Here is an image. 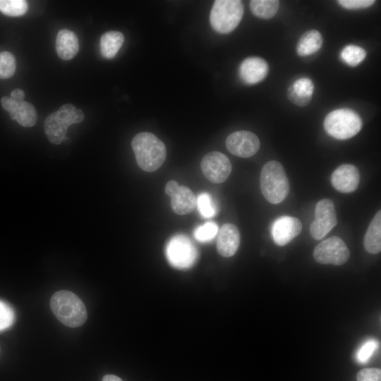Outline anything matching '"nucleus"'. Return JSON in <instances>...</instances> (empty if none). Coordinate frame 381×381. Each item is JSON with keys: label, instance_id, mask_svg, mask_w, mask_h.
Wrapping results in <instances>:
<instances>
[{"label": "nucleus", "instance_id": "nucleus-1", "mask_svg": "<svg viewBox=\"0 0 381 381\" xmlns=\"http://www.w3.org/2000/svg\"><path fill=\"white\" fill-rule=\"evenodd\" d=\"M138 167L147 172L158 169L164 163L167 149L164 143L153 133L141 132L131 142Z\"/></svg>", "mask_w": 381, "mask_h": 381}, {"label": "nucleus", "instance_id": "nucleus-2", "mask_svg": "<svg viewBox=\"0 0 381 381\" xmlns=\"http://www.w3.org/2000/svg\"><path fill=\"white\" fill-rule=\"evenodd\" d=\"M50 308L56 318L67 327H80L87 318L82 300L69 291L61 290L54 293L50 300Z\"/></svg>", "mask_w": 381, "mask_h": 381}, {"label": "nucleus", "instance_id": "nucleus-3", "mask_svg": "<svg viewBox=\"0 0 381 381\" xmlns=\"http://www.w3.org/2000/svg\"><path fill=\"white\" fill-rule=\"evenodd\" d=\"M260 183L263 196L270 203L278 204L288 195L289 180L283 166L277 161L271 160L264 164Z\"/></svg>", "mask_w": 381, "mask_h": 381}, {"label": "nucleus", "instance_id": "nucleus-4", "mask_svg": "<svg viewBox=\"0 0 381 381\" xmlns=\"http://www.w3.org/2000/svg\"><path fill=\"white\" fill-rule=\"evenodd\" d=\"M243 11L241 1H214L210 15L212 29L220 34L230 33L238 25L243 18Z\"/></svg>", "mask_w": 381, "mask_h": 381}, {"label": "nucleus", "instance_id": "nucleus-5", "mask_svg": "<svg viewBox=\"0 0 381 381\" xmlns=\"http://www.w3.org/2000/svg\"><path fill=\"white\" fill-rule=\"evenodd\" d=\"M325 131L339 140L349 139L362 128L361 116L350 109H338L329 112L323 123Z\"/></svg>", "mask_w": 381, "mask_h": 381}, {"label": "nucleus", "instance_id": "nucleus-6", "mask_svg": "<svg viewBox=\"0 0 381 381\" xmlns=\"http://www.w3.org/2000/svg\"><path fill=\"white\" fill-rule=\"evenodd\" d=\"M77 109L73 105L66 104L46 118L44 129L52 143L60 144L65 138L68 126L78 123Z\"/></svg>", "mask_w": 381, "mask_h": 381}, {"label": "nucleus", "instance_id": "nucleus-7", "mask_svg": "<svg viewBox=\"0 0 381 381\" xmlns=\"http://www.w3.org/2000/svg\"><path fill=\"white\" fill-rule=\"evenodd\" d=\"M166 255L171 265L181 270L192 267L198 258V251L194 244L183 234H177L169 241Z\"/></svg>", "mask_w": 381, "mask_h": 381}, {"label": "nucleus", "instance_id": "nucleus-8", "mask_svg": "<svg viewBox=\"0 0 381 381\" xmlns=\"http://www.w3.org/2000/svg\"><path fill=\"white\" fill-rule=\"evenodd\" d=\"M349 250L344 241L338 236H331L318 244L313 250V258L320 264L341 265L347 262Z\"/></svg>", "mask_w": 381, "mask_h": 381}, {"label": "nucleus", "instance_id": "nucleus-9", "mask_svg": "<svg viewBox=\"0 0 381 381\" xmlns=\"http://www.w3.org/2000/svg\"><path fill=\"white\" fill-rule=\"evenodd\" d=\"M315 219L310 226L311 236L320 240L337 224L334 202L327 198L320 200L315 206Z\"/></svg>", "mask_w": 381, "mask_h": 381}, {"label": "nucleus", "instance_id": "nucleus-10", "mask_svg": "<svg viewBox=\"0 0 381 381\" xmlns=\"http://www.w3.org/2000/svg\"><path fill=\"white\" fill-rule=\"evenodd\" d=\"M200 167L205 178L214 183L224 182L231 172L229 159L218 151L205 155L201 160Z\"/></svg>", "mask_w": 381, "mask_h": 381}, {"label": "nucleus", "instance_id": "nucleus-11", "mask_svg": "<svg viewBox=\"0 0 381 381\" xmlns=\"http://www.w3.org/2000/svg\"><path fill=\"white\" fill-rule=\"evenodd\" d=\"M164 190L171 198V209L176 214H187L195 208L196 198L188 187L179 186L176 181L171 180L166 184Z\"/></svg>", "mask_w": 381, "mask_h": 381}, {"label": "nucleus", "instance_id": "nucleus-12", "mask_svg": "<svg viewBox=\"0 0 381 381\" xmlns=\"http://www.w3.org/2000/svg\"><path fill=\"white\" fill-rule=\"evenodd\" d=\"M260 146L258 136L247 131L234 132L226 140L227 150L234 155L243 158L254 155L258 151Z\"/></svg>", "mask_w": 381, "mask_h": 381}, {"label": "nucleus", "instance_id": "nucleus-13", "mask_svg": "<svg viewBox=\"0 0 381 381\" xmlns=\"http://www.w3.org/2000/svg\"><path fill=\"white\" fill-rule=\"evenodd\" d=\"M302 230L301 222L296 217L282 216L277 219L271 229L274 243L284 246L298 236Z\"/></svg>", "mask_w": 381, "mask_h": 381}, {"label": "nucleus", "instance_id": "nucleus-14", "mask_svg": "<svg viewBox=\"0 0 381 381\" xmlns=\"http://www.w3.org/2000/svg\"><path fill=\"white\" fill-rule=\"evenodd\" d=\"M331 182L332 186L341 193L353 192L360 183L359 171L353 164H341L332 174Z\"/></svg>", "mask_w": 381, "mask_h": 381}, {"label": "nucleus", "instance_id": "nucleus-15", "mask_svg": "<svg viewBox=\"0 0 381 381\" xmlns=\"http://www.w3.org/2000/svg\"><path fill=\"white\" fill-rule=\"evenodd\" d=\"M269 71L266 61L256 56L245 59L239 66L238 75L246 85H255L263 80Z\"/></svg>", "mask_w": 381, "mask_h": 381}, {"label": "nucleus", "instance_id": "nucleus-16", "mask_svg": "<svg viewBox=\"0 0 381 381\" xmlns=\"http://www.w3.org/2000/svg\"><path fill=\"white\" fill-rule=\"evenodd\" d=\"M240 233L238 228L233 224H223L218 231L217 250L223 257L229 258L234 255L240 244Z\"/></svg>", "mask_w": 381, "mask_h": 381}, {"label": "nucleus", "instance_id": "nucleus-17", "mask_svg": "<svg viewBox=\"0 0 381 381\" xmlns=\"http://www.w3.org/2000/svg\"><path fill=\"white\" fill-rule=\"evenodd\" d=\"M313 91V81L308 78L302 77L295 80L289 87L287 97L293 104L304 107L310 102Z\"/></svg>", "mask_w": 381, "mask_h": 381}, {"label": "nucleus", "instance_id": "nucleus-18", "mask_svg": "<svg viewBox=\"0 0 381 381\" xmlns=\"http://www.w3.org/2000/svg\"><path fill=\"white\" fill-rule=\"evenodd\" d=\"M79 50V43L76 35L68 30L59 31L56 39V51L64 60L73 59Z\"/></svg>", "mask_w": 381, "mask_h": 381}, {"label": "nucleus", "instance_id": "nucleus-19", "mask_svg": "<svg viewBox=\"0 0 381 381\" xmlns=\"http://www.w3.org/2000/svg\"><path fill=\"white\" fill-rule=\"evenodd\" d=\"M364 248L367 252L377 254L381 250V211L379 210L370 223L364 236Z\"/></svg>", "mask_w": 381, "mask_h": 381}, {"label": "nucleus", "instance_id": "nucleus-20", "mask_svg": "<svg viewBox=\"0 0 381 381\" xmlns=\"http://www.w3.org/2000/svg\"><path fill=\"white\" fill-rule=\"evenodd\" d=\"M322 41V35L318 30H308L300 37L296 45V52L300 56L312 55L321 48Z\"/></svg>", "mask_w": 381, "mask_h": 381}, {"label": "nucleus", "instance_id": "nucleus-21", "mask_svg": "<svg viewBox=\"0 0 381 381\" xmlns=\"http://www.w3.org/2000/svg\"><path fill=\"white\" fill-rule=\"evenodd\" d=\"M124 42L123 33L119 31H108L104 33L99 42L100 52L106 59H112L117 54Z\"/></svg>", "mask_w": 381, "mask_h": 381}, {"label": "nucleus", "instance_id": "nucleus-22", "mask_svg": "<svg viewBox=\"0 0 381 381\" xmlns=\"http://www.w3.org/2000/svg\"><path fill=\"white\" fill-rule=\"evenodd\" d=\"M9 115L12 120H16L24 127L33 126L37 120L35 107L26 101L18 102Z\"/></svg>", "mask_w": 381, "mask_h": 381}, {"label": "nucleus", "instance_id": "nucleus-23", "mask_svg": "<svg viewBox=\"0 0 381 381\" xmlns=\"http://www.w3.org/2000/svg\"><path fill=\"white\" fill-rule=\"evenodd\" d=\"M279 1L276 0H252L250 8L254 16L262 19H270L277 12Z\"/></svg>", "mask_w": 381, "mask_h": 381}, {"label": "nucleus", "instance_id": "nucleus-24", "mask_svg": "<svg viewBox=\"0 0 381 381\" xmlns=\"http://www.w3.org/2000/svg\"><path fill=\"white\" fill-rule=\"evenodd\" d=\"M366 51L357 45L349 44L344 47L340 53L341 60L348 66H356L365 58Z\"/></svg>", "mask_w": 381, "mask_h": 381}, {"label": "nucleus", "instance_id": "nucleus-25", "mask_svg": "<svg viewBox=\"0 0 381 381\" xmlns=\"http://www.w3.org/2000/svg\"><path fill=\"white\" fill-rule=\"evenodd\" d=\"M28 8L24 0H0V11L8 16H20L24 15Z\"/></svg>", "mask_w": 381, "mask_h": 381}, {"label": "nucleus", "instance_id": "nucleus-26", "mask_svg": "<svg viewBox=\"0 0 381 381\" xmlns=\"http://www.w3.org/2000/svg\"><path fill=\"white\" fill-rule=\"evenodd\" d=\"M15 56L8 52H0V79L11 78L16 71Z\"/></svg>", "mask_w": 381, "mask_h": 381}, {"label": "nucleus", "instance_id": "nucleus-27", "mask_svg": "<svg viewBox=\"0 0 381 381\" xmlns=\"http://www.w3.org/2000/svg\"><path fill=\"white\" fill-rule=\"evenodd\" d=\"M218 233V226L214 222H207L199 226L194 231L196 240L200 242H207L212 240Z\"/></svg>", "mask_w": 381, "mask_h": 381}, {"label": "nucleus", "instance_id": "nucleus-28", "mask_svg": "<svg viewBox=\"0 0 381 381\" xmlns=\"http://www.w3.org/2000/svg\"><path fill=\"white\" fill-rule=\"evenodd\" d=\"M196 205L200 214L205 218L213 217L216 210L209 193H202L196 198Z\"/></svg>", "mask_w": 381, "mask_h": 381}, {"label": "nucleus", "instance_id": "nucleus-29", "mask_svg": "<svg viewBox=\"0 0 381 381\" xmlns=\"http://www.w3.org/2000/svg\"><path fill=\"white\" fill-rule=\"evenodd\" d=\"M15 320V314L11 307L0 300V331L11 327Z\"/></svg>", "mask_w": 381, "mask_h": 381}, {"label": "nucleus", "instance_id": "nucleus-30", "mask_svg": "<svg viewBox=\"0 0 381 381\" xmlns=\"http://www.w3.org/2000/svg\"><path fill=\"white\" fill-rule=\"evenodd\" d=\"M379 343L375 339H368L364 342L356 352V359L361 363H365L371 357L378 348Z\"/></svg>", "mask_w": 381, "mask_h": 381}, {"label": "nucleus", "instance_id": "nucleus-31", "mask_svg": "<svg viewBox=\"0 0 381 381\" xmlns=\"http://www.w3.org/2000/svg\"><path fill=\"white\" fill-rule=\"evenodd\" d=\"M373 0H339V5L348 10L366 8L374 4Z\"/></svg>", "mask_w": 381, "mask_h": 381}, {"label": "nucleus", "instance_id": "nucleus-32", "mask_svg": "<svg viewBox=\"0 0 381 381\" xmlns=\"http://www.w3.org/2000/svg\"><path fill=\"white\" fill-rule=\"evenodd\" d=\"M357 381H381V370L380 368H364L356 375Z\"/></svg>", "mask_w": 381, "mask_h": 381}, {"label": "nucleus", "instance_id": "nucleus-33", "mask_svg": "<svg viewBox=\"0 0 381 381\" xmlns=\"http://www.w3.org/2000/svg\"><path fill=\"white\" fill-rule=\"evenodd\" d=\"M10 97L18 102H23L25 101V92L21 89L16 88L11 92Z\"/></svg>", "mask_w": 381, "mask_h": 381}, {"label": "nucleus", "instance_id": "nucleus-34", "mask_svg": "<svg viewBox=\"0 0 381 381\" xmlns=\"http://www.w3.org/2000/svg\"><path fill=\"white\" fill-rule=\"evenodd\" d=\"M102 381H123L120 377L114 375H106L102 378Z\"/></svg>", "mask_w": 381, "mask_h": 381}, {"label": "nucleus", "instance_id": "nucleus-35", "mask_svg": "<svg viewBox=\"0 0 381 381\" xmlns=\"http://www.w3.org/2000/svg\"><path fill=\"white\" fill-rule=\"evenodd\" d=\"M0 351H1V350H0Z\"/></svg>", "mask_w": 381, "mask_h": 381}]
</instances>
